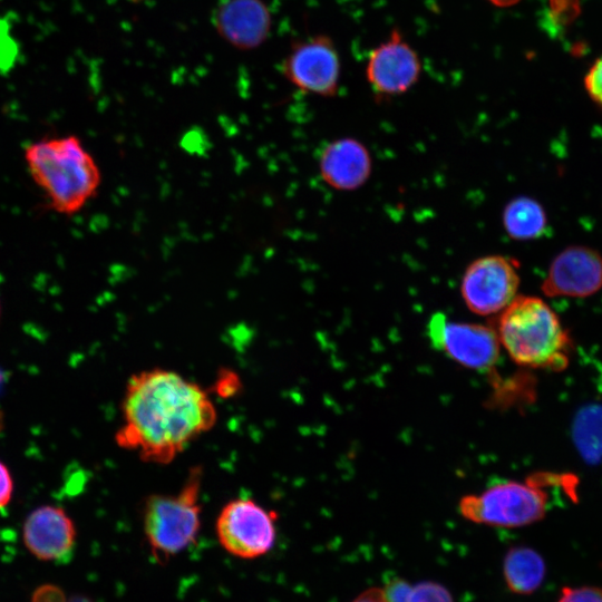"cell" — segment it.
Listing matches in <instances>:
<instances>
[{"label":"cell","instance_id":"26","mask_svg":"<svg viewBox=\"0 0 602 602\" xmlns=\"http://www.w3.org/2000/svg\"><path fill=\"white\" fill-rule=\"evenodd\" d=\"M1 426H2V412L0 410V429H1Z\"/></svg>","mask_w":602,"mask_h":602},{"label":"cell","instance_id":"24","mask_svg":"<svg viewBox=\"0 0 602 602\" xmlns=\"http://www.w3.org/2000/svg\"><path fill=\"white\" fill-rule=\"evenodd\" d=\"M351 602H386L380 588H370L362 591Z\"/></svg>","mask_w":602,"mask_h":602},{"label":"cell","instance_id":"1","mask_svg":"<svg viewBox=\"0 0 602 602\" xmlns=\"http://www.w3.org/2000/svg\"><path fill=\"white\" fill-rule=\"evenodd\" d=\"M116 444L145 463L168 464L216 423L208 394L182 375L161 368L133 375L122 402Z\"/></svg>","mask_w":602,"mask_h":602},{"label":"cell","instance_id":"19","mask_svg":"<svg viewBox=\"0 0 602 602\" xmlns=\"http://www.w3.org/2000/svg\"><path fill=\"white\" fill-rule=\"evenodd\" d=\"M559 602H602V589L592 586L564 588Z\"/></svg>","mask_w":602,"mask_h":602},{"label":"cell","instance_id":"9","mask_svg":"<svg viewBox=\"0 0 602 602\" xmlns=\"http://www.w3.org/2000/svg\"><path fill=\"white\" fill-rule=\"evenodd\" d=\"M427 330L434 348L466 368L485 371L498 361L501 343L494 328L452 322L437 312L429 319Z\"/></svg>","mask_w":602,"mask_h":602},{"label":"cell","instance_id":"6","mask_svg":"<svg viewBox=\"0 0 602 602\" xmlns=\"http://www.w3.org/2000/svg\"><path fill=\"white\" fill-rule=\"evenodd\" d=\"M279 515L251 498L227 502L217 515L219 543L229 554L254 560L268 554L275 544Z\"/></svg>","mask_w":602,"mask_h":602},{"label":"cell","instance_id":"14","mask_svg":"<svg viewBox=\"0 0 602 602\" xmlns=\"http://www.w3.org/2000/svg\"><path fill=\"white\" fill-rule=\"evenodd\" d=\"M372 161L367 147L359 140L344 137L328 143L319 156L322 179L332 188L353 191L369 178Z\"/></svg>","mask_w":602,"mask_h":602},{"label":"cell","instance_id":"15","mask_svg":"<svg viewBox=\"0 0 602 602\" xmlns=\"http://www.w3.org/2000/svg\"><path fill=\"white\" fill-rule=\"evenodd\" d=\"M503 576L508 590L526 595L535 592L545 576V562L533 548L515 546L503 561Z\"/></svg>","mask_w":602,"mask_h":602},{"label":"cell","instance_id":"16","mask_svg":"<svg viewBox=\"0 0 602 602\" xmlns=\"http://www.w3.org/2000/svg\"><path fill=\"white\" fill-rule=\"evenodd\" d=\"M502 221L507 235L517 241L538 239L547 227L544 207L530 196L511 200L504 207Z\"/></svg>","mask_w":602,"mask_h":602},{"label":"cell","instance_id":"5","mask_svg":"<svg viewBox=\"0 0 602 602\" xmlns=\"http://www.w3.org/2000/svg\"><path fill=\"white\" fill-rule=\"evenodd\" d=\"M547 502L543 484L533 476L525 483L499 482L480 494L467 495L459 502V512L476 524L513 528L542 520Z\"/></svg>","mask_w":602,"mask_h":602},{"label":"cell","instance_id":"17","mask_svg":"<svg viewBox=\"0 0 602 602\" xmlns=\"http://www.w3.org/2000/svg\"><path fill=\"white\" fill-rule=\"evenodd\" d=\"M408 602H455L450 591L434 581H421L412 585Z\"/></svg>","mask_w":602,"mask_h":602},{"label":"cell","instance_id":"10","mask_svg":"<svg viewBox=\"0 0 602 602\" xmlns=\"http://www.w3.org/2000/svg\"><path fill=\"white\" fill-rule=\"evenodd\" d=\"M421 61L398 29L373 48L368 57L366 77L379 98L408 91L419 79Z\"/></svg>","mask_w":602,"mask_h":602},{"label":"cell","instance_id":"4","mask_svg":"<svg viewBox=\"0 0 602 602\" xmlns=\"http://www.w3.org/2000/svg\"><path fill=\"white\" fill-rule=\"evenodd\" d=\"M203 469L194 466L176 494H152L143 504V532L154 560L164 564L196 543L201 530Z\"/></svg>","mask_w":602,"mask_h":602},{"label":"cell","instance_id":"13","mask_svg":"<svg viewBox=\"0 0 602 602\" xmlns=\"http://www.w3.org/2000/svg\"><path fill=\"white\" fill-rule=\"evenodd\" d=\"M213 22L225 41L243 50L262 45L271 30V14L262 0H221Z\"/></svg>","mask_w":602,"mask_h":602},{"label":"cell","instance_id":"8","mask_svg":"<svg viewBox=\"0 0 602 602\" xmlns=\"http://www.w3.org/2000/svg\"><path fill=\"white\" fill-rule=\"evenodd\" d=\"M282 72L298 89L318 96H334L339 88L340 57L332 39L310 36L291 43Z\"/></svg>","mask_w":602,"mask_h":602},{"label":"cell","instance_id":"11","mask_svg":"<svg viewBox=\"0 0 602 602\" xmlns=\"http://www.w3.org/2000/svg\"><path fill=\"white\" fill-rule=\"evenodd\" d=\"M547 297L586 298L602 289V255L585 245H571L551 262L542 283Z\"/></svg>","mask_w":602,"mask_h":602},{"label":"cell","instance_id":"22","mask_svg":"<svg viewBox=\"0 0 602 602\" xmlns=\"http://www.w3.org/2000/svg\"><path fill=\"white\" fill-rule=\"evenodd\" d=\"M13 494L12 475L4 463L0 460V509L6 507Z\"/></svg>","mask_w":602,"mask_h":602},{"label":"cell","instance_id":"18","mask_svg":"<svg viewBox=\"0 0 602 602\" xmlns=\"http://www.w3.org/2000/svg\"><path fill=\"white\" fill-rule=\"evenodd\" d=\"M583 85L590 99L602 108V56L588 69Z\"/></svg>","mask_w":602,"mask_h":602},{"label":"cell","instance_id":"3","mask_svg":"<svg viewBox=\"0 0 602 602\" xmlns=\"http://www.w3.org/2000/svg\"><path fill=\"white\" fill-rule=\"evenodd\" d=\"M495 331L501 347L520 366L556 371L569 363V332L542 298L517 295L499 312Z\"/></svg>","mask_w":602,"mask_h":602},{"label":"cell","instance_id":"27","mask_svg":"<svg viewBox=\"0 0 602 602\" xmlns=\"http://www.w3.org/2000/svg\"><path fill=\"white\" fill-rule=\"evenodd\" d=\"M0 314H1V309H0Z\"/></svg>","mask_w":602,"mask_h":602},{"label":"cell","instance_id":"21","mask_svg":"<svg viewBox=\"0 0 602 602\" xmlns=\"http://www.w3.org/2000/svg\"><path fill=\"white\" fill-rule=\"evenodd\" d=\"M33 602H93L90 599L85 596H72L69 600H66L60 590L46 586L36 591L33 596Z\"/></svg>","mask_w":602,"mask_h":602},{"label":"cell","instance_id":"25","mask_svg":"<svg viewBox=\"0 0 602 602\" xmlns=\"http://www.w3.org/2000/svg\"><path fill=\"white\" fill-rule=\"evenodd\" d=\"M487 1H489L495 7L508 8V7L517 4L522 0H487Z\"/></svg>","mask_w":602,"mask_h":602},{"label":"cell","instance_id":"7","mask_svg":"<svg viewBox=\"0 0 602 602\" xmlns=\"http://www.w3.org/2000/svg\"><path fill=\"white\" fill-rule=\"evenodd\" d=\"M518 287V263L493 254L478 258L466 268L460 293L472 312L491 315L502 312L517 297Z\"/></svg>","mask_w":602,"mask_h":602},{"label":"cell","instance_id":"2","mask_svg":"<svg viewBox=\"0 0 602 602\" xmlns=\"http://www.w3.org/2000/svg\"><path fill=\"white\" fill-rule=\"evenodd\" d=\"M23 156L29 175L55 212L72 215L97 195L100 169L77 136L38 139L27 145Z\"/></svg>","mask_w":602,"mask_h":602},{"label":"cell","instance_id":"12","mask_svg":"<svg viewBox=\"0 0 602 602\" xmlns=\"http://www.w3.org/2000/svg\"><path fill=\"white\" fill-rule=\"evenodd\" d=\"M76 526L59 506L42 505L29 513L22 526L27 550L40 561H60L76 544Z\"/></svg>","mask_w":602,"mask_h":602},{"label":"cell","instance_id":"23","mask_svg":"<svg viewBox=\"0 0 602 602\" xmlns=\"http://www.w3.org/2000/svg\"><path fill=\"white\" fill-rule=\"evenodd\" d=\"M239 379L232 372L223 373L216 382V390L221 396H231L239 388Z\"/></svg>","mask_w":602,"mask_h":602},{"label":"cell","instance_id":"20","mask_svg":"<svg viewBox=\"0 0 602 602\" xmlns=\"http://www.w3.org/2000/svg\"><path fill=\"white\" fill-rule=\"evenodd\" d=\"M412 584L408 581L394 577L381 589L386 602H408Z\"/></svg>","mask_w":602,"mask_h":602}]
</instances>
